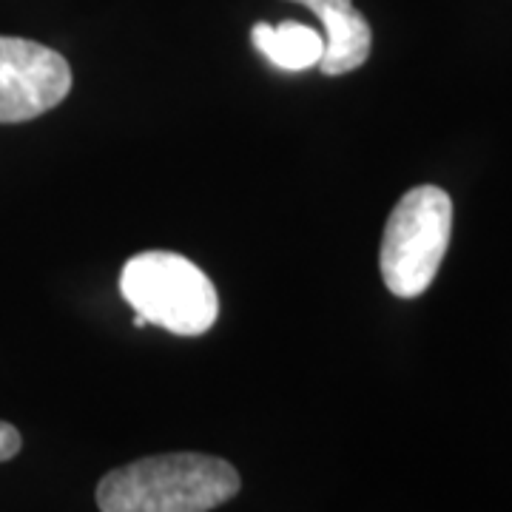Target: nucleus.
Listing matches in <instances>:
<instances>
[{"mask_svg": "<svg viewBox=\"0 0 512 512\" xmlns=\"http://www.w3.org/2000/svg\"><path fill=\"white\" fill-rule=\"evenodd\" d=\"M23 447L18 427H12L9 421H0V461H9L15 458Z\"/></svg>", "mask_w": 512, "mask_h": 512, "instance_id": "7", "label": "nucleus"}, {"mask_svg": "<svg viewBox=\"0 0 512 512\" xmlns=\"http://www.w3.org/2000/svg\"><path fill=\"white\" fill-rule=\"evenodd\" d=\"M120 293L146 325L177 336H202L220 316V296L208 274L171 251L131 256L120 274Z\"/></svg>", "mask_w": 512, "mask_h": 512, "instance_id": "2", "label": "nucleus"}, {"mask_svg": "<svg viewBox=\"0 0 512 512\" xmlns=\"http://www.w3.org/2000/svg\"><path fill=\"white\" fill-rule=\"evenodd\" d=\"M72 92L69 60L26 37H0V123H29Z\"/></svg>", "mask_w": 512, "mask_h": 512, "instance_id": "4", "label": "nucleus"}, {"mask_svg": "<svg viewBox=\"0 0 512 512\" xmlns=\"http://www.w3.org/2000/svg\"><path fill=\"white\" fill-rule=\"evenodd\" d=\"M453 231V200L439 185H416L396 202L384 225L379 268L387 291L416 299L439 274Z\"/></svg>", "mask_w": 512, "mask_h": 512, "instance_id": "3", "label": "nucleus"}, {"mask_svg": "<svg viewBox=\"0 0 512 512\" xmlns=\"http://www.w3.org/2000/svg\"><path fill=\"white\" fill-rule=\"evenodd\" d=\"M311 9L325 29V52L319 69L328 77L356 72L365 66L373 49V29L367 18L353 6V0H293Z\"/></svg>", "mask_w": 512, "mask_h": 512, "instance_id": "5", "label": "nucleus"}, {"mask_svg": "<svg viewBox=\"0 0 512 512\" xmlns=\"http://www.w3.org/2000/svg\"><path fill=\"white\" fill-rule=\"evenodd\" d=\"M251 40H254L256 52L282 72H308L313 66H319L322 52H325V37L296 20H285L279 26L254 23Z\"/></svg>", "mask_w": 512, "mask_h": 512, "instance_id": "6", "label": "nucleus"}, {"mask_svg": "<svg viewBox=\"0 0 512 512\" xmlns=\"http://www.w3.org/2000/svg\"><path fill=\"white\" fill-rule=\"evenodd\" d=\"M239 487V473L225 458L168 453L111 470L94 498L100 512H211Z\"/></svg>", "mask_w": 512, "mask_h": 512, "instance_id": "1", "label": "nucleus"}]
</instances>
